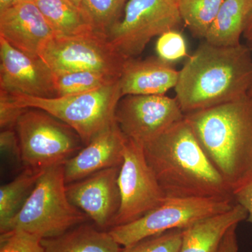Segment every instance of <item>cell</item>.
Wrapping results in <instances>:
<instances>
[{
	"mask_svg": "<svg viewBox=\"0 0 252 252\" xmlns=\"http://www.w3.org/2000/svg\"><path fill=\"white\" fill-rule=\"evenodd\" d=\"M244 37L248 41L249 43L252 42V12L249 18L248 25H247L246 29L243 34Z\"/></svg>",
	"mask_w": 252,
	"mask_h": 252,
	"instance_id": "1f68e13d",
	"label": "cell"
},
{
	"mask_svg": "<svg viewBox=\"0 0 252 252\" xmlns=\"http://www.w3.org/2000/svg\"><path fill=\"white\" fill-rule=\"evenodd\" d=\"M182 21L178 0H129L107 36L125 59H135L152 38L177 30Z\"/></svg>",
	"mask_w": 252,
	"mask_h": 252,
	"instance_id": "ba28073f",
	"label": "cell"
},
{
	"mask_svg": "<svg viewBox=\"0 0 252 252\" xmlns=\"http://www.w3.org/2000/svg\"><path fill=\"white\" fill-rule=\"evenodd\" d=\"M69 1H72L74 4L77 5L78 6H80L81 7V1H82V0H69Z\"/></svg>",
	"mask_w": 252,
	"mask_h": 252,
	"instance_id": "836d02e7",
	"label": "cell"
},
{
	"mask_svg": "<svg viewBox=\"0 0 252 252\" xmlns=\"http://www.w3.org/2000/svg\"><path fill=\"white\" fill-rule=\"evenodd\" d=\"M118 185L121 205L112 228L139 220L160 206L167 198L147 162L143 147L128 139Z\"/></svg>",
	"mask_w": 252,
	"mask_h": 252,
	"instance_id": "30bf717a",
	"label": "cell"
},
{
	"mask_svg": "<svg viewBox=\"0 0 252 252\" xmlns=\"http://www.w3.org/2000/svg\"><path fill=\"white\" fill-rule=\"evenodd\" d=\"M248 217L246 210L235 203L229 210L194 223L183 229L180 252H219L228 230Z\"/></svg>",
	"mask_w": 252,
	"mask_h": 252,
	"instance_id": "e0dca14e",
	"label": "cell"
},
{
	"mask_svg": "<svg viewBox=\"0 0 252 252\" xmlns=\"http://www.w3.org/2000/svg\"><path fill=\"white\" fill-rule=\"evenodd\" d=\"M120 169L121 166L104 169L66 187L70 203L100 229L112 228L120 208Z\"/></svg>",
	"mask_w": 252,
	"mask_h": 252,
	"instance_id": "4fadbf2b",
	"label": "cell"
},
{
	"mask_svg": "<svg viewBox=\"0 0 252 252\" xmlns=\"http://www.w3.org/2000/svg\"><path fill=\"white\" fill-rule=\"evenodd\" d=\"M57 97L83 94L114 84L120 77L95 72L81 70L54 73Z\"/></svg>",
	"mask_w": 252,
	"mask_h": 252,
	"instance_id": "7402d4cb",
	"label": "cell"
},
{
	"mask_svg": "<svg viewBox=\"0 0 252 252\" xmlns=\"http://www.w3.org/2000/svg\"><path fill=\"white\" fill-rule=\"evenodd\" d=\"M16 130L27 168L44 170L64 165L83 148L81 137L72 127L41 109L27 108Z\"/></svg>",
	"mask_w": 252,
	"mask_h": 252,
	"instance_id": "8992f818",
	"label": "cell"
},
{
	"mask_svg": "<svg viewBox=\"0 0 252 252\" xmlns=\"http://www.w3.org/2000/svg\"><path fill=\"white\" fill-rule=\"evenodd\" d=\"M230 198H167L160 205L135 221L113 227L109 233L123 248L168 230L185 229L207 217L229 210Z\"/></svg>",
	"mask_w": 252,
	"mask_h": 252,
	"instance_id": "52a82bcc",
	"label": "cell"
},
{
	"mask_svg": "<svg viewBox=\"0 0 252 252\" xmlns=\"http://www.w3.org/2000/svg\"><path fill=\"white\" fill-rule=\"evenodd\" d=\"M185 119L232 193L252 180V97L189 113Z\"/></svg>",
	"mask_w": 252,
	"mask_h": 252,
	"instance_id": "3957f363",
	"label": "cell"
},
{
	"mask_svg": "<svg viewBox=\"0 0 252 252\" xmlns=\"http://www.w3.org/2000/svg\"><path fill=\"white\" fill-rule=\"evenodd\" d=\"M44 252H122L123 247L108 231L83 223L63 234L42 239Z\"/></svg>",
	"mask_w": 252,
	"mask_h": 252,
	"instance_id": "ac0fdd59",
	"label": "cell"
},
{
	"mask_svg": "<svg viewBox=\"0 0 252 252\" xmlns=\"http://www.w3.org/2000/svg\"><path fill=\"white\" fill-rule=\"evenodd\" d=\"M250 49H251L252 51V43H250ZM249 96H250V97H252V87H251V89H250V91H249Z\"/></svg>",
	"mask_w": 252,
	"mask_h": 252,
	"instance_id": "d590c367",
	"label": "cell"
},
{
	"mask_svg": "<svg viewBox=\"0 0 252 252\" xmlns=\"http://www.w3.org/2000/svg\"><path fill=\"white\" fill-rule=\"evenodd\" d=\"M17 3V0H0V12L9 9Z\"/></svg>",
	"mask_w": 252,
	"mask_h": 252,
	"instance_id": "d6a6232c",
	"label": "cell"
},
{
	"mask_svg": "<svg viewBox=\"0 0 252 252\" xmlns=\"http://www.w3.org/2000/svg\"><path fill=\"white\" fill-rule=\"evenodd\" d=\"M177 99L165 94H129L117 104L115 121L126 139L142 146L185 119Z\"/></svg>",
	"mask_w": 252,
	"mask_h": 252,
	"instance_id": "8fae6325",
	"label": "cell"
},
{
	"mask_svg": "<svg viewBox=\"0 0 252 252\" xmlns=\"http://www.w3.org/2000/svg\"><path fill=\"white\" fill-rule=\"evenodd\" d=\"M0 252H44L42 238L23 230L1 233Z\"/></svg>",
	"mask_w": 252,
	"mask_h": 252,
	"instance_id": "484cf974",
	"label": "cell"
},
{
	"mask_svg": "<svg viewBox=\"0 0 252 252\" xmlns=\"http://www.w3.org/2000/svg\"><path fill=\"white\" fill-rule=\"evenodd\" d=\"M129 0H82L81 8L94 31L107 34V31L122 18Z\"/></svg>",
	"mask_w": 252,
	"mask_h": 252,
	"instance_id": "cb8c5ba5",
	"label": "cell"
},
{
	"mask_svg": "<svg viewBox=\"0 0 252 252\" xmlns=\"http://www.w3.org/2000/svg\"><path fill=\"white\" fill-rule=\"evenodd\" d=\"M11 94L19 107L41 109L67 124L85 145L115 122L116 109L123 97L119 80L89 92L52 98Z\"/></svg>",
	"mask_w": 252,
	"mask_h": 252,
	"instance_id": "5b68a950",
	"label": "cell"
},
{
	"mask_svg": "<svg viewBox=\"0 0 252 252\" xmlns=\"http://www.w3.org/2000/svg\"><path fill=\"white\" fill-rule=\"evenodd\" d=\"M179 78L171 63L158 57L126 59L119 82L123 97L129 94H165Z\"/></svg>",
	"mask_w": 252,
	"mask_h": 252,
	"instance_id": "2e32d148",
	"label": "cell"
},
{
	"mask_svg": "<svg viewBox=\"0 0 252 252\" xmlns=\"http://www.w3.org/2000/svg\"><path fill=\"white\" fill-rule=\"evenodd\" d=\"M0 90L10 94L57 97L54 75L39 56L20 51L0 37Z\"/></svg>",
	"mask_w": 252,
	"mask_h": 252,
	"instance_id": "7c38bea8",
	"label": "cell"
},
{
	"mask_svg": "<svg viewBox=\"0 0 252 252\" xmlns=\"http://www.w3.org/2000/svg\"><path fill=\"white\" fill-rule=\"evenodd\" d=\"M66 187L63 165L43 170L24 205L4 233L23 230L42 239L51 238L85 223L88 217L70 203Z\"/></svg>",
	"mask_w": 252,
	"mask_h": 252,
	"instance_id": "277c9868",
	"label": "cell"
},
{
	"mask_svg": "<svg viewBox=\"0 0 252 252\" xmlns=\"http://www.w3.org/2000/svg\"><path fill=\"white\" fill-rule=\"evenodd\" d=\"M36 4L56 35L77 36L96 32L80 6L69 0H39Z\"/></svg>",
	"mask_w": 252,
	"mask_h": 252,
	"instance_id": "ffe728a7",
	"label": "cell"
},
{
	"mask_svg": "<svg viewBox=\"0 0 252 252\" xmlns=\"http://www.w3.org/2000/svg\"><path fill=\"white\" fill-rule=\"evenodd\" d=\"M238 225H233L228 230L223 239L219 252H238L236 228Z\"/></svg>",
	"mask_w": 252,
	"mask_h": 252,
	"instance_id": "4dcf8cb0",
	"label": "cell"
},
{
	"mask_svg": "<svg viewBox=\"0 0 252 252\" xmlns=\"http://www.w3.org/2000/svg\"><path fill=\"white\" fill-rule=\"evenodd\" d=\"M224 0H178L182 21L195 37L205 39Z\"/></svg>",
	"mask_w": 252,
	"mask_h": 252,
	"instance_id": "603a6c76",
	"label": "cell"
},
{
	"mask_svg": "<svg viewBox=\"0 0 252 252\" xmlns=\"http://www.w3.org/2000/svg\"><path fill=\"white\" fill-rule=\"evenodd\" d=\"M251 49L204 41L179 71L175 99L184 114L212 108L248 95L252 86Z\"/></svg>",
	"mask_w": 252,
	"mask_h": 252,
	"instance_id": "6da1fadb",
	"label": "cell"
},
{
	"mask_svg": "<svg viewBox=\"0 0 252 252\" xmlns=\"http://www.w3.org/2000/svg\"><path fill=\"white\" fill-rule=\"evenodd\" d=\"M0 148L1 154L22 162L19 139L16 128L1 130L0 133Z\"/></svg>",
	"mask_w": 252,
	"mask_h": 252,
	"instance_id": "f1b7e54d",
	"label": "cell"
},
{
	"mask_svg": "<svg viewBox=\"0 0 252 252\" xmlns=\"http://www.w3.org/2000/svg\"><path fill=\"white\" fill-rule=\"evenodd\" d=\"M156 50L158 57L168 63L187 57V44L183 35L177 31H170L159 36Z\"/></svg>",
	"mask_w": 252,
	"mask_h": 252,
	"instance_id": "4316f807",
	"label": "cell"
},
{
	"mask_svg": "<svg viewBox=\"0 0 252 252\" xmlns=\"http://www.w3.org/2000/svg\"><path fill=\"white\" fill-rule=\"evenodd\" d=\"M126 141L115 121L63 165L66 184L83 180L104 169L121 166Z\"/></svg>",
	"mask_w": 252,
	"mask_h": 252,
	"instance_id": "5bb4252c",
	"label": "cell"
},
{
	"mask_svg": "<svg viewBox=\"0 0 252 252\" xmlns=\"http://www.w3.org/2000/svg\"><path fill=\"white\" fill-rule=\"evenodd\" d=\"M235 203L243 206L248 214L247 220L252 223V180L233 193Z\"/></svg>",
	"mask_w": 252,
	"mask_h": 252,
	"instance_id": "f546056e",
	"label": "cell"
},
{
	"mask_svg": "<svg viewBox=\"0 0 252 252\" xmlns=\"http://www.w3.org/2000/svg\"><path fill=\"white\" fill-rule=\"evenodd\" d=\"M252 12V0H224L205 40L221 47L240 45Z\"/></svg>",
	"mask_w": 252,
	"mask_h": 252,
	"instance_id": "d6986e66",
	"label": "cell"
},
{
	"mask_svg": "<svg viewBox=\"0 0 252 252\" xmlns=\"http://www.w3.org/2000/svg\"><path fill=\"white\" fill-rule=\"evenodd\" d=\"M54 34L36 3L21 1L0 12V37L26 54L39 56Z\"/></svg>",
	"mask_w": 252,
	"mask_h": 252,
	"instance_id": "9a60e30c",
	"label": "cell"
},
{
	"mask_svg": "<svg viewBox=\"0 0 252 252\" xmlns=\"http://www.w3.org/2000/svg\"><path fill=\"white\" fill-rule=\"evenodd\" d=\"M27 108L19 107L11 94L0 90V127L1 130L16 128L19 118Z\"/></svg>",
	"mask_w": 252,
	"mask_h": 252,
	"instance_id": "83f0119b",
	"label": "cell"
},
{
	"mask_svg": "<svg viewBox=\"0 0 252 252\" xmlns=\"http://www.w3.org/2000/svg\"><path fill=\"white\" fill-rule=\"evenodd\" d=\"M183 229L168 230L142 239L122 252H180Z\"/></svg>",
	"mask_w": 252,
	"mask_h": 252,
	"instance_id": "d4e9b609",
	"label": "cell"
},
{
	"mask_svg": "<svg viewBox=\"0 0 252 252\" xmlns=\"http://www.w3.org/2000/svg\"><path fill=\"white\" fill-rule=\"evenodd\" d=\"M39 1V0H17L18 2H21V1H28V2H34L36 3V1Z\"/></svg>",
	"mask_w": 252,
	"mask_h": 252,
	"instance_id": "e575fe53",
	"label": "cell"
},
{
	"mask_svg": "<svg viewBox=\"0 0 252 252\" xmlns=\"http://www.w3.org/2000/svg\"><path fill=\"white\" fill-rule=\"evenodd\" d=\"M38 56L54 73L89 70L118 77L126 61L107 34L97 32L77 36L54 34L44 43Z\"/></svg>",
	"mask_w": 252,
	"mask_h": 252,
	"instance_id": "9c48e42d",
	"label": "cell"
},
{
	"mask_svg": "<svg viewBox=\"0 0 252 252\" xmlns=\"http://www.w3.org/2000/svg\"><path fill=\"white\" fill-rule=\"evenodd\" d=\"M43 170L26 167L14 180L0 188V232L4 233L21 210Z\"/></svg>",
	"mask_w": 252,
	"mask_h": 252,
	"instance_id": "44dd1931",
	"label": "cell"
},
{
	"mask_svg": "<svg viewBox=\"0 0 252 252\" xmlns=\"http://www.w3.org/2000/svg\"><path fill=\"white\" fill-rule=\"evenodd\" d=\"M142 147L166 198H233L185 118Z\"/></svg>",
	"mask_w": 252,
	"mask_h": 252,
	"instance_id": "7a4b0ae2",
	"label": "cell"
}]
</instances>
